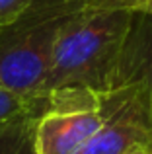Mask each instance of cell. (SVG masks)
<instances>
[{"label": "cell", "mask_w": 152, "mask_h": 154, "mask_svg": "<svg viewBox=\"0 0 152 154\" xmlns=\"http://www.w3.org/2000/svg\"><path fill=\"white\" fill-rule=\"evenodd\" d=\"M135 12L86 8L62 29L51 57L39 107L53 94L102 96L111 90Z\"/></svg>", "instance_id": "1"}, {"label": "cell", "mask_w": 152, "mask_h": 154, "mask_svg": "<svg viewBox=\"0 0 152 154\" xmlns=\"http://www.w3.org/2000/svg\"><path fill=\"white\" fill-rule=\"evenodd\" d=\"M86 4L88 0H29L0 31V82L39 111L55 43Z\"/></svg>", "instance_id": "2"}, {"label": "cell", "mask_w": 152, "mask_h": 154, "mask_svg": "<svg viewBox=\"0 0 152 154\" xmlns=\"http://www.w3.org/2000/svg\"><path fill=\"white\" fill-rule=\"evenodd\" d=\"M103 123L76 154H127L152 148V102L148 80L138 72H117L99 96Z\"/></svg>", "instance_id": "3"}, {"label": "cell", "mask_w": 152, "mask_h": 154, "mask_svg": "<svg viewBox=\"0 0 152 154\" xmlns=\"http://www.w3.org/2000/svg\"><path fill=\"white\" fill-rule=\"evenodd\" d=\"M103 123L99 96L68 92L43 102L37 123L39 154H76Z\"/></svg>", "instance_id": "4"}, {"label": "cell", "mask_w": 152, "mask_h": 154, "mask_svg": "<svg viewBox=\"0 0 152 154\" xmlns=\"http://www.w3.org/2000/svg\"><path fill=\"white\" fill-rule=\"evenodd\" d=\"M117 72H138L148 80L152 102V16L135 12ZM115 72V74H117Z\"/></svg>", "instance_id": "5"}, {"label": "cell", "mask_w": 152, "mask_h": 154, "mask_svg": "<svg viewBox=\"0 0 152 154\" xmlns=\"http://www.w3.org/2000/svg\"><path fill=\"white\" fill-rule=\"evenodd\" d=\"M41 111L27 107L12 117L0 119V154H39L37 123Z\"/></svg>", "instance_id": "6"}, {"label": "cell", "mask_w": 152, "mask_h": 154, "mask_svg": "<svg viewBox=\"0 0 152 154\" xmlns=\"http://www.w3.org/2000/svg\"><path fill=\"white\" fill-rule=\"evenodd\" d=\"M27 107H35L33 103H29L27 100H23L22 96L14 94L12 90H8L2 82H0V119L12 117L16 113L23 111Z\"/></svg>", "instance_id": "7"}, {"label": "cell", "mask_w": 152, "mask_h": 154, "mask_svg": "<svg viewBox=\"0 0 152 154\" xmlns=\"http://www.w3.org/2000/svg\"><path fill=\"white\" fill-rule=\"evenodd\" d=\"M150 0H88L86 8L90 10H129L141 12Z\"/></svg>", "instance_id": "8"}, {"label": "cell", "mask_w": 152, "mask_h": 154, "mask_svg": "<svg viewBox=\"0 0 152 154\" xmlns=\"http://www.w3.org/2000/svg\"><path fill=\"white\" fill-rule=\"evenodd\" d=\"M27 4L29 0H0V31L10 26Z\"/></svg>", "instance_id": "9"}, {"label": "cell", "mask_w": 152, "mask_h": 154, "mask_svg": "<svg viewBox=\"0 0 152 154\" xmlns=\"http://www.w3.org/2000/svg\"><path fill=\"white\" fill-rule=\"evenodd\" d=\"M127 154H152V148H135V150H131Z\"/></svg>", "instance_id": "10"}, {"label": "cell", "mask_w": 152, "mask_h": 154, "mask_svg": "<svg viewBox=\"0 0 152 154\" xmlns=\"http://www.w3.org/2000/svg\"><path fill=\"white\" fill-rule=\"evenodd\" d=\"M141 12H146V14H150V16H152V0L144 6V10H141Z\"/></svg>", "instance_id": "11"}]
</instances>
